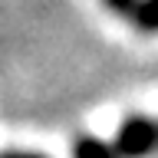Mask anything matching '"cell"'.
<instances>
[{
	"mask_svg": "<svg viewBox=\"0 0 158 158\" xmlns=\"http://www.w3.org/2000/svg\"><path fill=\"white\" fill-rule=\"evenodd\" d=\"M132 20L138 23V30H145V33H158V0H138Z\"/></svg>",
	"mask_w": 158,
	"mask_h": 158,
	"instance_id": "3957f363",
	"label": "cell"
},
{
	"mask_svg": "<svg viewBox=\"0 0 158 158\" xmlns=\"http://www.w3.org/2000/svg\"><path fill=\"white\" fill-rule=\"evenodd\" d=\"M106 3L115 10V13H125L128 20H132V13H135V7H138V0H106Z\"/></svg>",
	"mask_w": 158,
	"mask_h": 158,
	"instance_id": "277c9868",
	"label": "cell"
},
{
	"mask_svg": "<svg viewBox=\"0 0 158 158\" xmlns=\"http://www.w3.org/2000/svg\"><path fill=\"white\" fill-rule=\"evenodd\" d=\"M0 158H43V155H33V152H3Z\"/></svg>",
	"mask_w": 158,
	"mask_h": 158,
	"instance_id": "5b68a950",
	"label": "cell"
},
{
	"mask_svg": "<svg viewBox=\"0 0 158 158\" xmlns=\"http://www.w3.org/2000/svg\"><path fill=\"white\" fill-rule=\"evenodd\" d=\"M155 145H158V125L152 118H142V115L125 118L122 128H118V138L112 142L118 158H142Z\"/></svg>",
	"mask_w": 158,
	"mask_h": 158,
	"instance_id": "6da1fadb",
	"label": "cell"
},
{
	"mask_svg": "<svg viewBox=\"0 0 158 158\" xmlns=\"http://www.w3.org/2000/svg\"><path fill=\"white\" fill-rule=\"evenodd\" d=\"M73 158H118L115 148L102 138H79L73 145Z\"/></svg>",
	"mask_w": 158,
	"mask_h": 158,
	"instance_id": "7a4b0ae2",
	"label": "cell"
}]
</instances>
